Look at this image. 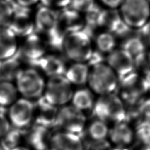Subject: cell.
<instances>
[{"label": "cell", "instance_id": "9a60e30c", "mask_svg": "<svg viewBox=\"0 0 150 150\" xmlns=\"http://www.w3.org/2000/svg\"><path fill=\"white\" fill-rule=\"evenodd\" d=\"M34 65L47 78L53 76H65L67 67L59 56L47 53Z\"/></svg>", "mask_w": 150, "mask_h": 150}, {"label": "cell", "instance_id": "ac0fdd59", "mask_svg": "<svg viewBox=\"0 0 150 150\" xmlns=\"http://www.w3.org/2000/svg\"><path fill=\"white\" fill-rule=\"evenodd\" d=\"M50 136V128L34 124L29 128L26 134L28 147L33 150H42L47 148L49 146Z\"/></svg>", "mask_w": 150, "mask_h": 150}, {"label": "cell", "instance_id": "52a82bcc", "mask_svg": "<svg viewBox=\"0 0 150 150\" xmlns=\"http://www.w3.org/2000/svg\"><path fill=\"white\" fill-rule=\"evenodd\" d=\"M36 107L33 101L18 97L7 110L12 128L23 130L31 126L35 119Z\"/></svg>", "mask_w": 150, "mask_h": 150}, {"label": "cell", "instance_id": "4dcf8cb0", "mask_svg": "<svg viewBox=\"0 0 150 150\" xmlns=\"http://www.w3.org/2000/svg\"><path fill=\"white\" fill-rule=\"evenodd\" d=\"M12 128L7 116V111L0 110V138Z\"/></svg>", "mask_w": 150, "mask_h": 150}, {"label": "cell", "instance_id": "2e32d148", "mask_svg": "<svg viewBox=\"0 0 150 150\" xmlns=\"http://www.w3.org/2000/svg\"><path fill=\"white\" fill-rule=\"evenodd\" d=\"M8 26L19 38H24L35 31L33 15L23 10L15 11Z\"/></svg>", "mask_w": 150, "mask_h": 150}, {"label": "cell", "instance_id": "cb8c5ba5", "mask_svg": "<svg viewBox=\"0 0 150 150\" xmlns=\"http://www.w3.org/2000/svg\"><path fill=\"white\" fill-rule=\"evenodd\" d=\"M120 48L129 53L134 59L142 54L147 49L146 44L139 35L125 38Z\"/></svg>", "mask_w": 150, "mask_h": 150}, {"label": "cell", "instance_id": "6da1fadb", "mask_svg": "<svg viewBox=\"0 0 150 150\" xmlns=\"http://www.w3.org/2000/svg\"><path fill=\"white\" fill-rule=\"evenodd\" d=\"M15 84L21 97L34 101L44 95L46 80L41 71L36 68H21L14 78Z\"/></svg>", "mask_w": 150, "mask_h": 150}, {"label": "cell", "instance_id": "277c9868", "mask_svg": "<svg viewBox=\"0 0 150 150\" xmlns=\"http://www.w3.org/2000/svg\"><path fill=\"white\" fill-rule=\"evenodd\" d=\"M87 85L98 96L115 93L119 88V76L106 62L90 67Z\"/></svg>", "mask_w": 150, "mask_h": 150}, {"label": "cell", "instance_id": "44dd1931", "mask_svg": "<svg viewBox=\"0 0 150 150\" xmlns=\"http://www.w3.org/2000/svg\"><path fill=\"white\" fill-rule=\"evenodd\" d=\"M94 49L105 56L109 54L117 48V37L105 29L96 34L93 40Z\"/></svg>", "mask_w": 150, "mask_h": 150}, {"label": "cell", "instance_id": "8d00e7d4", "mask_svg": "<svg viewBox=\"0 0 150 150\" xmlns=\"http://www.w3.org/2000/svg\"><path fill=\"white\" fill-rule=\"evenodd\" d=\"M15 2L23 8H30L38 4L40 0H15Z\"/></svg>", "mask_w": 150, "mask_h": 150}, {"label": "cell", "instance_id": "f35d334b", "mask_svg": "<svg viewBox=\"0 0 150 150\" xmlns=\"http://www.w3.org/2000/svg\"><path fill=\"white\" fill-rule=\"evenodd\" d=\"M137 150H150V146H140Z\"/></svg>", "mask_w": 150, "mask_h": 150}, {"label": "cell", "instance_id": "f546056e", "mask_svg": "<svg viewBox=\"0 0 150 150\" xmlns=\"http://www.w3.org/2000/svg\"><path fill=\"white\" fill-rule=\"evenodd\" d=\"M72 0H40L42 5L55 10H61L70 6Z\"/></svg>", "mask_w": 150, "mask_h": 150}, {"label": "cell", "instance_id": "836d02e7", "mask_svg": "<svg viewBox=\"0 0 150 150\" xmlns=\"http://www.w3.org/2000/svg\"><path fill=\"white\" fill-rule=\"evenodd\" d=\"M112 146L109 140L92 141L89 147V150H111Z\"/></svg>", "mask_w": 150, "mask_h": 150}, {"label": "cell", "instance_id": "d4e9b609", "mask_svg": "<svg viewBox=\"0 0 150 150\" xmlns=\"http://www.w3.org/2000/svg\"><path fill=\"white\" fill-rule=\"evenodd\" d=\"M135 141L140 146H150V120L140 119L136 122L134 127Z\"/></svg>", "mask_w": 150, "mask_h": 150}, {"label": "cell", "instance_id": "9c48e42d", "mask_svg": "<svg viewBox=\"0 0 150 150\" xmlns=\"http://www.w3.org/2000/svg\"><path fill=\"white\" fill-rule=\"evenodd\" d=\"M86 28V20L82 13L71 7L60 10L57 16V29L65 36L69 33L84 31Z\"/></svg>", "mask_w": 150, "mask_h": 150}, {"label": "cell", "instance_id": "4fadbf2b", "mask_svg": "<svg viewBox=\"0 0 150 150\" xmlns=\"http://www.w3.org/2000/svg\"><path fill=\"white\" fill-rule=\"evenodd\" d=\"M49 146L52 150H84L80 136L59 129L51 133Z\"/></svg>", "mask_w": 150, "mask_h": 150}, {"label": "cell", "instance_id": "e575fe53", "mask_svg": "<svg viewBox=\"0 0 150 150\" xmlns=\"http://www.w3.org/2000/svg\"><path fill=\"white\" fill-rule=\"evenodd\" d=\"M103 62H105V55L94 49L92 56H91V57L89 59V60L88 61L87 64L90 67H92Z\"/></svg>", "mask_w": 150, "mask_h": 150}, {"label": "cell", "instance_id": "4316f807", "mask_svg": "<svg viewBox=\"0 0 150 150\" xmlns=\"http://www.w3.org/2000/svg\"><path fill=\"white\" fill-rule=\"evenodd\" d=\"M21 68L20 61L15 58L0 61V79H14Z\"/></svg>", "mask_w": 150, "mask_h": 150}, {"label": "cell", "instance_id": "8fae6325", "mask_svg": "<svg viewBox=\"0 0 150 150\" xmlns=\"http://www.w3.org/2000/svg\"><path fill=\"white\" fill-rule=\"evenodd\" d=\"M108 140L112 147L130 148L135 141L134 127L127 121L115 123L109 128Z\"/></svg>", "mask_w": 150, "mask_h": 150}, {"label": "cell", "instance_id": "603a6c76", "mask_svg": "<svg viewBox=\"0 0 150 150\" xmlns=\"http://www.w3.org/2000/svg\"><path fill=\"white\" fill-rule=\"evenodd\" d=\"M86 129L88 137L92 141H100L108 138L109 127L107 122L98 119L92 120L87 124Z\"/></svg>", "mask_w": 150, "mask_h": 150}, {"label": "cell", "instance_id": "f1b7e54d", "mask_svg": "<svg viewBox=\"0 0 150 150\" xmlns=\"http://www.w3.org/2000/svg\"><path fill=\"white\" fill-rule=\"evenodd\" d=\"M98 4L97 0H72L70 6L84 14Z\"/></svg>", "mask_w": 150, "mask_h": 150}, {"label": "cell", "instance_id": "74e56055", "mask_svg": "<svg viewBox=\"0 0 150 150\" xmlns=\"http://www.w3.org/2000/svg\"><path fill=\"white\" fill-rule=\"evenodd\" d=\"M12 150H33V149H31L30 147H28V146H24L21 145Z\"/></svg>", "mask_w": 150, "mask_h": 150}, {"label": "cell", "instance_id": "d6a6232c", "mask_svg": "<svg viewBox=\"0 0 150 150\" xmlns=\"http://www.w3.org/2000/svg\"><path fill=\"white\" fill-rule=\"evenodd\" d=\"M140 38L142 39L144 44L148 48H150V19L143 26L140 30H138Z\"/></svg>", "mask_w": 150, "mask_h": 150}, {"label": "cell", "instance_id": "ffe728a7", "mask_svg": "<svg viewBox=\"0 0 150 150\" xmlns=\"http://www.w3.org/2000/svg\"><path fill=\"white\" fill-rule=\"evenodd\" d=\"M95 94L88 87H80L74 91L71 103L75 108L83 112L92 111L95 103Z\"/></svg>", "mask_w": 150, "mask_h": 150}, {"label": "cell", "instance_id": "5bb4252c", "mask_svg": "<svg viewBox=\"0 0 150 150\" xmlns=\"http://www.w3.org/2000/svg\"><path fill=\"white\" fill-rule=\"evenodd\" d=\"M18 37L9 26L0 27V61L15 58L19 50Z\"/></svg>", "mask_w": 150, "mask_h": 150}, {"label": "cell", "instance_id": "5b68a950", "mask_svg": "<svg viewBox=\"0 0 150 150\" xmlns=\"http://www.w3.org/2000/svg\"><path fill=\"white\" fill-rule=\"evenodd\" d=\"M118 12L131 30L138 31L150 19V0H124Z\"/></svg>", "mask_w": 150, "mask_h": 150}, {"label": "cell", "instance_id": "7c38bea8", "mask_svg": "<svg viewBox=\"0 0 150 150\" xmlns=\"http://www.w3.org/2000/svg\"><path fill=\"white\" fill-rule=\"evenodd\" d=\"M105 62L119 77L136 70L134 59L122 48H117L107 55Z\"/></svg>", "mask_w": 150, "mask_h": 150}, {"label": "cell", "instance_id": "d590c367", "mask_svg": "<svg viewBox=\"0 0 150 150\" xmlns=\"http://www.w3.org/2000/svg\"><path fill=\"white\" fill-rule=\"evenodd\" d=\"M142 81L146 94L150 93V69L140 74Z\"/></svg>", "mask_w": 150, "mask_h": 150}, {"label": "cell", "instance_id": "83f0119b", "mask_svg": "<svg viewBox=\"0 0 150 150\" xmlns=\"http://www.w3.org/2000/svg\"><path fill=\"white\" fill-rule=\"evenodd\" d=\"M14 11V8L8 0H0V27L9 26Z\"/></svg>", "mask_w": 150, "mask_h": 150}, {"label": "cell", "instance_id": "ab89813d", "mask_svg": "<svg viewBox=\"0 0 150 150\" xmlns=\"http://www.w3.org/2000/svg\"><path fill=\"white\" fill-rule=\"evenodd\" d=\"M0 150H4V149H3L1 148V147H0Z\"/></svg>", "mask_w": 150, "mask_h": 150}, {"label": "cell", "instance_id": "8992f818", "mask_svg": "<svg viewBox=\"0 0 150 150\" xmlns=\"http://www.w3.org/2000/svg\"><path fill=\"white\" fill-rule=\"evenodd\" d=\"M74 93L73 85L65 76L48 77L42 97L53 106L60 108L71 103Z\"/></svg>", "mask_w": 150, "mask_h": 150}, {"label": "cell", "instance_id": "30bf717a", "mask_svg": "<svg viewBox=\"0 0 150 150\" xmlns=\"http://www.w3.org/2000/svg\"><path fill=\"white\" fill-rule=\"evenodd\" d=\"M47 44L41 34L33 33L23 38L19 50L26 60L35 64L47 54Z\"/></svg>", "mask_w": 150, "mask_h": 150}, {"label": "cell", "instance_id": "7402d4cb", "mask_svg": "<svg viewBox=\"0 0 150 150\" xmlns=\"http://www.w3.org/2000/svg\"><path fill=\"white\" fill-rule=\"evenodd\" d=\"M18 91L12 80L0 79V110L7 109L18 98Z\"/></svg>", "mask_w": 150, "mask_h": 150}, {"label": "cell", "instance_id": "484cf974", "mask_svg": "<svg viewBox=\"0 0 150 150\" xmlns=\"http://www.w3.org/2000/svg\"><path fill=\"white\" fill-rule=\"evenodd\" d=\"M22 131L14 128H11L0 138V147L4 150H12L21 146L23 140Z\"/></svg>", "mask_w": 150, "mask_h": 150}, {"label": "cell", "instance_id": "7a4b0ae2", "mask_svg": "<svg viewBox=\"0 0 150 150\" xmlns=\"http://www.w3.org/2000/svg\"><path fill=\"white\" fill-rule=\"evenodd\" d=\"M94 49L93 40L84 30L66 34L61 46L66 58L72 62L87 63Z\"/></svg>", "mask_w": 150, "mask_h": 150}, {"label": "cell", "instance_id": "e0dca14e", "mask_svg": "<svg viewBox=\"0 0 150 150\" xmlns=\"http://www.w3.org/2000/svg\"><path fill=\"white\" fill-rule=\"evenodd\" d=\"M34 124L43 126L48 128L55 126L56 116L59 108L53 106L42 97L36 100Z\"/></svg>", "mask_w": 150, "mask_h": 150}, {"label": "cell", "instance_id": "ba28073f", "mask_svg": "<svg viewBox=\"0 0 150 150\" xmlns=\"http://www.w3.org/2000/svg\"><path fill=\"white\" fill-rule=\"evenodd\" d=\"M86 115L71 104L59 108L55 124V126H57L59 130L80 136L86 128Z\"/></svg>", "mask_w": 150, "mask_h": 150}, {"label": "cell", "instance_id": "1f68e13d", "mask_svg": "<svg viewBox=\"0 0 150 150\" xmlns=\"http://www.w3.org/2000/svg\"><path fill=\"white\" fill-rule=\"evenodd\" d=\"M124 0H97L98 4L105 9L118 10Z\"/></svg>", "mask_w": 150, "mask_h": 150}, {"label": "cell", "instance_id": "3957f363", "mask_svg": "<svg viewBox=\"0 0 150 150\" xmlns=\"http://www.w3.org/2000/svg\"><path fill=\"white\" fill-rule=\"evenodd\" d=\"M92 112L96 119L108 124L127 121V106L120 96L115 93L99 96L96 99Z\"/></svg>", "mask_w": 150, "mask_h": 150}, {"label": "cell", "instance_id": "d6986e66", "mask_svg": "<svg viewBox=\"0 0 150 150\" xmlns=\"http://www.w3.org/2000/svg\"><path fill=\"white\" fill-rule=\"evenodd\" d=\"M90 67L85 62H73L67 67L65 77L74 86L83 87L88 83Z\"/></svg>", "mask_w": 150, "mask_h": 150}]
</instances>
